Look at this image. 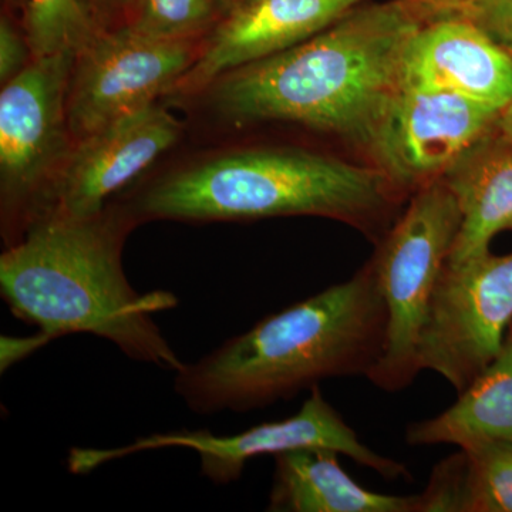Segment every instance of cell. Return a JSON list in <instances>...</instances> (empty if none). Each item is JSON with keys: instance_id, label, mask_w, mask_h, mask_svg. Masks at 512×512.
Wrapping results in <instances>:
<instances>
[{"instance_id": "cell-1", "label": "cell", "mask_w": 512, "mask_h": 512, "mask_svg": "<svg viewBox=\"0 0 512 512\" xmlns=\"http://www.w3.org/2000/svg\"><path fill=\"white\" fill-rule=\"evenodd\" d=\"M386 302L373 262L342 284L266 316L210 355L184 363L174 390L191 412L245 413L332 377L366 376L386 349Z\"/></svg>"}, {"instance_id": "cell-2", "label": "cell", "mask_w": 512, "mask_h": 512, "mask_svg": "<svg viewBox=\"0 0 512 512\" xmlns=\"http://www.w3.org/2000/svg\"><path fill=\"white\" fill-rule=\"evenodd\" d=\"M127 229L106 208L86 218L43 215L0 256V293L16 318L53 340L90 333L128 359L177 372L184 362L153 318L177 296L130 285L121 262Z\"/></svg>"}, {"instance_id": "cell-3", "label": "cell", "mask_w": 512, "mask_h": 512, "mask_svg": "<svg viewBox=\"0 0 512 512\" xmlns=\"http://www.w3.org/2000/svg\"><path fill=\"white\" fill-rule=\"evenodd\" d=\"M424 22L412 0L355 6L311 39L222 76L215 104L234 120L293 121L367 146Z\"/></svg>"}, {"instance_id": "cell-4", "label": "cell", "mask_w": 512, "mask_h": 512, "mask_svg": "<svg viewBox=\"0 0 512 512\" xmlns=\"http://www.w3.org/2000/svg\"><path fill=\"white\" fill-rule=\"evenodd\" d=\"M392 202L377 168L302 150H251L161 178L138 198L136 212L197 222L312 215L373 231Z\"/></svg>"}, {"instance_id": "cell-5", "label": "cell", "mask_w": 512, "mask_h": 512, "mask_svg": "<svg viewBox=\"0 0 512 512\" xmlns=\"http://www.w3.org/2000/svg\"><path fill=\"white\" fill-rule=\"evenodd\" d=\"M460 224L456 198L440 178L417 191L370 259L389 323L386 349L367 379L384 392H402L421 372V330Z\"/></svg>"}, {"instance_id": "cell-6", "label": "cell", "mask_w": 512, "mask_h": 512, "mask_svg": "<svg viewBox=\"0 0 512 512\" xmlns=\"http://www.w3.org/2000/svg\"><path fill=\"white\" fill-rule=\"evenodd\" d=\"M306 447L333 448L387 480L410 477L404 464L365 446L356 431L323 397L319 386L311 389L301 410L288 419L258 424L234 436H215L208 430H178L151 434L117 448L74 447L67 457V467L70 473L80 476L143 451L184 448L200 457L202 476L214 484L228 485L241 478L245 467L255 457L276 456Z\"/></svg>"}, {"instance_id": "cell-7", "label": "cell", "mask_w": 512, "mask_h": 512, "mask_svg": "<svg viewBox=\"0 0 512 512\" xmlns=\"http://www.w3.org/2000/svg\"><path fill=\"white\" fill-rule=\"evenodd\" d=\"M76 57L72 52L32 57L0 93L3 201L16 218L18 242L47 212V180L69 131L67 99Z\"/></svg>"}, {"instance_id": "cell-8", "label": "cell", "mask_w": 512, "mask_h": 512, "mask_svg": "<svg viewBox=\"0 0 512 512\" xmlns=\"http://www.w3.org/2000/svg\"><path fill=\"white\" fill-rule=\"evenodd\" d=\"M511 323L512 254L446 264L421 330L420 370L463 392L500 355Z\"/></svg>"}, {"instance_id": "cell-9", "label": "cell", "mask_w": 512, "mask_h": 512, "mask_svg": "<svg viewBox=\"0 0 512 512\" xmlns=\"http://www.w3.org/2000/svg\"><path fill=\"white\" fill-rule=\"evenodd\" d=\"M192 40L156 39L128 25L103 30L76 57L69 133L83 138L171 93L194 63Z\"/></svg>"}, {"instance_id": "cell-10", "label": "cell", "mask_w": 512, "mask_h": 512, "mask_svg": "<svg viewBox=\"0 0 512 512\" xmlns=\"http://www.w3.org/2000/svg\"><path fill=\"white\" fill-rule=\"evenodd\" d=\"M498 111L457 93L400 87L366 147L392 190L419 191L494 130Z\"/></svg>"}, {"instance_id": "cell-11", "label": "cell", "mask_w": 512, "mask_h": 512, "mask_svg": "<svg viewBox=\"0 0 512 512\" xmlns=\"http://www.w3.org/2000/svg\"><path fill=\"white\" fill-rule=\"evenodd\" d=\"M180 134V123L156 104L128 114L80 138L53 178L49 212L86 218L99 214L114 192L126 187Z\"/></svg>"}, {"instance_id": "cell-12", "label": "cell", "mask_w": 512, "mask_h": 512, "mask_svg": "<svg viewBox=\"0 0 512 512\" xmlns=\"http://www.w3.org/2000/svg\"><path fill=\"white\" fill-rule=\"evenodd\" d=\"M363 0H249L212 30L173 92L194 94L225 74L311 39Z\"/></svg>"}, {"instance_id": "cell-13", "label": "cell", "mask_w": 512, "mask_h": 512, "mask_svg": "<svg viewBox=\"0 0 512 512\" xmlns=\"http://www.w3.org/2000/svg\"><path fill=\"white\" fill-rule=\"evenodd\" d=\"M400 87L457 93L500 110L512 97V56L468 20L440 16L410 37Z\"/></svg>"}, {"instance_id": "cell-14", "label": "cell", "mask_w": 512, "mask_h": 512, "mask_svg": "<svg viewBox=\"0 0 512 512\" xmlns=\"http://www.w3.org/2000/svg\"><path fill=\"white\" fill-rule=\"evenodd\" d=\"M441 180L453 192L461 214L447 264L487 254L498 234L512 231V147L495 128Z\"/></svg>"}, {"instance_id": "cell-15", "label": "cell", "mask_w": 512, "mask_h": 512, "mask_svg": "<svg viewBox=\"0 0 512 512\" xmlns=\"http://www.w3.org/2000/svg\"><path fill=\"white\" fill-rule=\"evenodd\" d=\"M339 451L306 447L276 454L269 512H416L417 494L366 490L340 466Z\"/></svg>"}, {"instance_id": "cell-16", "label": "cell", "mask_w": 512, "mask_h": 512, "mask_svg": "<svg viewBox=\"0 0 512 512\" xmlns=\"http://www.w3.org/2000/svg\"><path fill=\"white\" fill-rule=\"evenodd\" d=\"M512 441V323L500 355L439 416L416 421L406 429L410 446L480 441Z\"/></svg>"}, {"instance_id": "cell-17", "label": "cell", "mask_w": 512, "mask_h": 512, "mask_svg": "<svg viewBox=\"0 0 512 512\" xmlns=\"http://www.w3.org/2000/svg\"><path fill=\"white\" fill-rule=\"evenodd\" d=\"M416 512H512V441L468 444L441 460Z\"/></svg>"}, {"instance_id": "cell-18", "label": "cell", "mask_w": 512, "mask_h": 512, "mask_svg": "<svg viewBox=\"0 0 512 512\" xmlns=\"http://www.w3.org/2000/svg\"><path fill=\"white\" fill-rule=\"evenodd\" d=\"M22 13L32 57L79 55L104 30L87 0H25Z\"/></svg>"}, {"instance_id": "cell-19", "label": "cell", "mask_w": 512, "mask_h": 512, "mask_svg": "<svg viewBox=\"0 0 512 512\" xmlns=\"http://www.w3.org/2000/svg\"><path fill=\"white\" fill-rule=\"evenodd\" d=\"M227 16L224 0H134L126 25L164 40H192Z\"/></svg>"}, {"instance_id": "cell-20", "label": "cell", "mask_w": 512, "mask_h": 512, "mask_svg": "<svg viewBox=\"0 0 512 512\" xmlns=\"http://www.w3.org/2000/svg\"><path fill=\"white\" fill-rule=\"evenodd\" d=\"M440 16L468 20L512 56V0H460Z\"/></svg>"}, {"instance_id": "cell-21", "label": "cell", "mask_w": 512, "mask_h": 512, "mask_svg": "<svg viewBox=\"0 0 512 512\" xmlns=\"http://www.w3.org/2000/svg\"><path fill=\"white\" fill-rule=\"evenodd\" d=\"M28 40L20 36L8 16L0 19V82L8 83L10 79L22 72L26 67L28 56Z\"/></svg>"}, {"instance_id": "cell-22", "label": "cell", "mask_w": 512, "mask_h": 512, "mask_svg": "<svg viewBox=\"0 0 512 512\" xmlns=\"http://www.w3.org/2000/svg\"><path fill=\"white\" fill-rule=\"evenodd\" d=\"M52 340L42 330H39L36 335L18 336V338L3 335L0 338V370L2 373L8 372L10 367L32 356L36 350L45 348Z\"/></svg>"}, {"instance_id": "cell-23", "label": "cell", "mask_w": 512, "mask_h": 512, "mask_svg": "<svg viewBox=\"0 0 512 512\" xmlns=\"http://www.w3.org/2000/svg\"><path fill=\"white\" fill-rule=\"evenodd\" d=\"M133 3L134 0H89V5L92 6L100 20L111 13H120V15H126L127 18Z\"/></svg>"}, {"instance_id": "cell-24", "label": "cell", "mask_w": 512, "mask_h": 512, "mask_svg": "<svg viewBox=\"0 0 512 512\" xmlns=\"http://www.w3.org/2000/svg\"><path fill=\"white\" fill-rule=\"evenodd\" d=\"M424 20L437 18L456 6L460 0H412Z\"/></svg>"}, {"instance_id": "cell-25", "label": "cell", "mask_w": 512, "mask_h": 512, "mask_svg": "<svg viewBox=\"0 0 512 512\" xmlns=\"http://www.w3.org/2000/svg\"><path fill=\"white\" fill-rule=\"evenodd\" d=\"M495 131H497L498 136L503 138L505 143L510 144L512 147V97L503 109L498 111Z\"/></svg>"}, {"instance_id": "cell-26", "label": "cell", "mask_w": 512, "mask_h": 512, "mask_svg": "<svg viewBox=\"0 0 512 512\" xmlns=\"http://www.w3.org/2000/svg\"><path fill=\"white\" fill-rule=\"evenodd\" d=\"M249 0H224L225 9L228 13L234 12L235 9L241 8L242 5L248 3Z\"/></svg>"}]
</instances>
